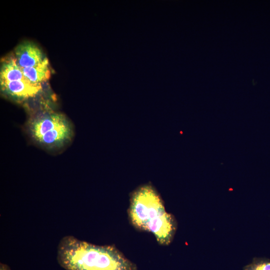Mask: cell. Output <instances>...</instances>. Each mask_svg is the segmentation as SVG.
<instances>
[{"label": "cell", "instance_id": "2", "mask_svg": "<svg viewBox=\"0 0 270 270\" xmlns=\"http://www.w3.org/2000/svg\"><path fill=\"white\" fill-rule=\"evenodd\" d=\"M128 212L135 228L151 232L162 245L172 242L176 229V220L166 212L162 199L151 184L142 185L131 194Z\"/></svg>", "mask_w": 270, "mask_h": 270}, {"label": "cell", "instance_id": "9", "mask_svg": "<svg viewBox=\"0 0 270 270\" xmlns=\"http://www.w3.org/2000/svg\"><path fill=\"white\" fill-rule=\"evenodd\" d=\"M0 270H11L10 268L6 264L0 263Z\"/></svg>", "mask_w": 270, "mask_h": 270}, {"label": "cell", "instance_id": "4", "mask_svg": "<svg viewBox=\"0 0 270 270\" xmlns=\"http://www.w3.org/2000/svg\"><path fill=\"white\" fill-rule=\"evenodd\" d=\"M14 56L22 69L34 66L42 62L46 58L37 46L28 42H22L16 47Z\"/></svg>", "mask_w": 270, "mask_h": 270}, {"label": "cell", "instance_id": "1", "mask_svg": "<svg viewBox=\"0 0 270 270\" xmlns=\"http://www.w3.org/2000/svg\"><path fill=\"white\" fill-rule=\"evenodd\" d=\"M57 260L66 270H137L114 245H96L72 236L60 241Z\"/></svg>", "mask_w": 270, "mask_h": 270}, {"label": "cell", "instance_id": "6", "mask_svg": "<svg viewBox=\"0 0 270 270\" xmlns=\"http://www.w3.org/2000/svg\"><path fill=\"white\" fill-rule=\"evenodd\" d=\"M22 70L26 78L34 84H41L48 80L50 75L48 60L46 57L40 64Z\"/></svg>", "mask_w": 270, "mask_h": 270}, {"label": "cell", "instance_id": "5", "mask_svg": "<svg viewBox=\"0 0 270 270\" xmlns=\"http://www.w3.org/2000/svg\"><path fill=\"white\" fill-rule=\"evenodd\" d=\"M2 90L6 94L18 98L34 96L42 90L41 84L31 83L26 78L12 82H0Z\"/></svg>", "mask_w": 270, "mask_h": 270}, {"label": "cell", "instance_id": "8", "mask_svg": "<svg viewBox=\"0 0 270 270\" xmlns=\"http://www.w3.org/2000/svg\"><path fill=\"white\" fill-rule=\"evenodd\" d=\"M244 270H270V262L256 260L244 267Z\"/></svg>", "mask_w": 270, "mask_h": 270}, {"label": "cell", "instance_id": "7", "mask_svg": "<svg viewBox=\"0 0 270 270\" xmlns=\"http://www.w3.org/2000/svg\"><path fill=\"white\" fill-rule=\"evenodd\" d=\"M25 78L22 70L18 65L14 56L6 58L1 66L0 82H12Z\"/></svg>", "mask_w": 270, "mask_h": 270}, {"label": "cell", "instance_id": "3", "mask_svg": "<svg viewBox=\"0 0 270 270\" xmlns=\"http://www.w3.org/2000/svg\"><path fill=\"white\" fill-rule=\"evenodd\" d=\"M32 138L48 148L62 146L72 138V130L70 123L62 114L46 113L33 118L29 123Z\"/></svg>", "mask_w": 270, "mask_h": 270}]
</instances>
